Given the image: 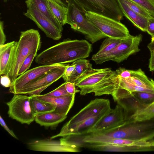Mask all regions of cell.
<instances>
[{
  "label": "cell",
  "mask_w": 154,
  "mask_h": 154,
  "mask_svg": "<svg viewBox=\"0 0 154 154\" xmlns=\"http://www.w3.org/2000/svg\"><path fill=\"white\" fill-rule=\"evenodd\" d=\"M92 51V45L86 40L67 39L41 52L35 61L41 65L65 64L87 58Z\"/></svg>",
  "instance_id": "obj_1"
},
{
  "label": "cell",
  "mask_w": 154,
  "mask_h": 154,
  "mask_svg": "<svg viewBox=\"0 0 154 154\" xmlns=\"http://www.w3.org/2000/svg\"><path fill=\"white\" fill-rule=\"evenodd\" d=\"M65 143L79 147L98 151L117 152H140L142 146H137V140L116 139L97 135L92 132L80 135H70L63 137Z\"/></svg>",
  "instance_id": "obj_2"
},
{
  "label": "cell",
  "mask_w": 154,
  "mask_h": 154,
  "mask_svg": "<svg viewBox=\"0 0 154 154\" xmlns=\"http://www.w3.org/2000/svg\"><path fill=\"white\" fill-rule=\"evenodd\" d=\"M119 76L109 68L94 69L89 67L75 81L82 95L94 93L95 96L112 95L117 85Z\"/></svg>",
  "instance_id": "obj_3"
},
{
  "label": "cell",
  "mask_w": 154,
  "mask_h": 154,
  "mask_svg": "<svg viewBox=\"0 0 154 154\" xmlns=\"http://www.w3.org/2000/svg\"><path fill=\"white\" fill-rule=\"evenodd\" d=\"M102 136L116 139L148 140L154 137V119L126 122L118 127L100 132Z\"/></svg>",
  "instance_id": "obj_4"
},
{
  "label": "cell",
  "mask_w": 154,
  "mask_h": 154,
  "mask_svg": "<svg viewBox=\"0 0 154 154\" xmlns=\"http://www.w3.org/2000/svg\"><path fill=\"white\" fill-rule=\"evenodd\" d=\"M41 36L38 30L31 29L20 32L14 60L6 75L10 78L12 85L18 76L19 70L25 59L31 53L38 51L41 47Z\"/></svg>",
  "instance_id": "obj_5"
},
{
  "label": "cell",
  "mask_w": 154,
  "mask_h": 154,
  "mask_svg": "<svg viewBox=\"0 0 154 154\" xmlns=\"http://www.w3.org/2000/svg\"><path fill=\"white\" fill-rule=\"evenodd\" d=\"M66 24L85 35L87 39L94 43L107 37L87 18L85 13L80 9L72 0H69Z\"/></svg>",
  "instance_id": "obj_6"
},
{
  "label": "cell",
  "mask_w": 154,
  "mask_h": 154,
  "mask_svg": "<svg viewBox=\"0 0 154 154\" xmlns=\"http://www.w3.org/2000/svg\"><path fill=\"white\" fill-rule=\"evenodd\" d=\"M88 19L107 37L123 40L131 35L127 28L120 21L91 12H86Z\"/></svg>",
  "instance_id": "obj_7"
},
{
  "label": "cell",
  "mask_w": 154,
  "mask_h": 154,
  "mask_svg": "<svg viewBox=\"0 0 154 154\" xmlns=\"http://www.w3.org/2000/svg\"><path fill=\"white\" fill-rule=\"evenodd\" d=\"M81 10L103 15L120 21L124 15L117 0H72Z\"/></svg>",
  "instance_id": "obj_8"
},
{
  "label": "cell",
  "mask_w": 154,
  "mask_h": 154,
  "mask_svg": "<svg viewBox=\"0 0 154 154\" xmlns=\"http://www.w3.org/2000/svg\"><path fill=\"white\" fill-rule=\"evenodd\" d=\"M142 35H130L127 38L122 40L121 42L110 52L96 59V64H101L112 60L120 63L126 60L129 56L140 51L139 46L142 40Z\"/></svg>",
  "instance_id": "obj_9"
},
{
  "label": "cell",
  "mask_w": 154,
  "mask_h": 154,
  "mask_svg": "<svg viewBox=\"0 0 154 154\" xmlns=\"http://www.w3.org/2000/svg\"><path fill=\"white\" fill-rule=\"evenodd\" d=\"M31 97L30 95L14 94L11 100L6 103L8 107L9 117L21 124L28 125L34 121L35 116L31 107Z\"/></svg>",
  "instance_id": "obj_10"
},
{
  "label": "cell",
  "mask_w": 154,
  "mask_h": 154,
  "mask_svg": "<svg viewBox=\"0 0 154 154\" xmlns=\"http://www.w3.org/2000/svg\"><path fill=\"white\" fill-rule=\"evenodd\" d=\"M109 100L96 98L91 100L63 125L68 126L95 116L106 115L111 109Z\"/></svg>",
  "instance_id": "obj_11"
},
{
  "label": "cell",
  "mask_w": 154,
  "mask_h": 154,
  "mask_svg": "<svg viewBox=\"0 0 154 154\" xmlns=\"http://www.w3.org/2000/svg\"><path fill=\"white\" fill-rule=\"evenodd\" d=\"M28 9L23 14L33 21L46 36L57 40L61 38L62 31L52 22L42 14L33 5L27 6Z\"/></svg>",
  "instance_id": "obj_12"
},
{
  "label": "cell",
  "mask_w": 154,
  "mask_h": 154,
  "mask_svg": "<svg viewBox=\"0 0 154 154\" xmlns=\"http://www.w3.org/2000/svg\"><path fill=\"white\" fill-rule=\"evenodd\" d=\"M62 64L41 65L26 71L17 77L10 87L9 92L14 94H17L26 85L37 80Z\"/></svg>",
  "instance_id": "obj_13"
},
{
  "label": "cell",
  "mask_w": 154,
  "mask_h": 154,
  "mask_svg": "<svg viewBox=\"0 0 154 154\" xmlns=\"http://www.w3.org/2000/svg\"><path fill=\"white\" fill-rule=\"evenodd\" d=\"M126 122L123 108L117 104L91 129V132H102L120 126Z\"/></svg>",
  "instance_id": "obj_14"
},
{
  "label": "cell",
  "mask_w": 154,
  "mask_h": 154,
  "mask_svg": "<svg viewBox=\"0 0 154 154\" xmlns=\"http://www.w3.org/2000/svg\"><path fill=\"white\" fill-rule=\"evenodd\" d=\"M67 64H62L48 73L23 87L17 94H28L40 88L48 87L62 77Z\"/></svg>",
  "instance_id": "obj_15"
},
{
  "label": "cell",
  "mask_w": 154,
  "mask_h": 154,
  "mask_svg": "<svg viewBox=\"0 0 154 154\" xmlns=\"http://www.w3.org/2000/svg\"><path fill=\"white\" fill-rule=\"evenodd\" d=\"M29 148L39 151L77 152L80 151V148L75 145L61 144L60 141L45 139L38 140L27 143Z\"/></svg>",
  "instance_id": "obj_16"
},
{
  "label": "cell",
  "mask_w": 154,
  "mask_h": 154,
  "mask_svg": "<svg viewBox=\"0 0 154 154\" xmlns=\"http://www.w3.org/2000/svg\"><path fill=\"white\" fill-rule=\"evenodd\" d=\"M105 115L92 117L73 125L68 126H63L58 134L51 136L50 138L53 139L59 137H63L70 135H80L88 133L92 128Z\"/></svg>",
  "instance_id": "obj_17"
},
{
  "label": "cell",
  "mask_w": 154,
  "mask_h": 154,
  "mask_svg": "<svg viewBox=\"0 0 154 154\" xmlns=\"http://www.w3.org/2000/svg\"><path fill=\"white\" fill-rule=\"evenodd\" d=\"M17 42L0 45V75H7L13 64Z\"/></svg>",
  "instance_id": "obj_18"
},
{
  "label": "cell",
  "mask_w": 154,
  "mask_h": 154,
  "mask_svg": "<svg viewBox=\"0 0 154 154\" xmlns=\"http://www.w3.org/2000/svg\"><path fill=\"white\" fill-rule=\"evenodd\" d=\"M75 94H68L59 97H49L43 95H33L38 99L51 103L56 106L54 111L67 115L73 105Z\"/></svg>",
  "instance_id": "obj_19"
},
{
  "label": "cell",
  "mask_w": 154,
  "mask_h": 154,
  "mask_svg": "<svg viewBox=\"0 0 154 154\" xmlns=\"http://www.w3.org/2000/svg\"><path fill=\"white\" fill-rule=\"evenodd\" d=\"M124 16L135 26L143 32H146L149 19L134 11L122 0H117Z\"/></svg>",
  "instance_id": "obj_20"
},
{
  "label": "cell",
  "mask_w": 154,
  "mask_h": 154,
  "mask_svg": "<svg viewBox=\"0 0 154 154\" xmlns=\"http://www.w3.org/2000/svg\"><path fill=\"white\" fill-rule=\"evenodd\" d=\"M66 118L67 115L54 111L37 116L35 120L41 126L54 128Z\"/></svg>",
  "instance_id": "obj_21"
},
{
  "label": "cell",
  "mask_w": 154,
  "mask_h": 154,
  "mask_svg": "<svg viewBox=\"0 0 154 154\" xmlns=\"http://www.w3.org/2000/svg\"><path fill=\"white\" fill-rule=\"evenodd\" d=\"M25 3L27 6L32 5L35 6L42 14L63 31V26L60 24L52 14L47 0H26Z\"/></svg>",
  "instance_id": "obj_22"
},
{
  "label": "cell",
  "mask_w": 154,
  "mask_h": 154,
  "mask_svg": "<svg viewBox=\"0 0 154 154\" xmlns=\"http://www.w3.org/2000/svg\"><path fill=\"white\" fill-rule=\"evenodd\" d=\"M127 95L131 97L134 104L138 110L147 107L154 102V93H153L135 91Z\"/></svg>",
  "instance_id": "obj_23"
},
{
  "label": "cell",
  "mask_w": 154,
  "mask_h": 154,
  "mask_svg": "<svg viewBox=\"0 0 154 154\" xmlns=\"http://www.w3.org/2000/svg\"><path fill=\"white\" fill-rule=\"evenodd\" d=\"M30 105L32 110L37 116L54 112L56 106L53 104L38 99L34 96H31Z\"/></svg>",
  "instance_id": "obj_24"
},
{
  "label": "cell",
  "mask_w": 154,
  "mask_h": 154,
  "mask_svg": "<svg viewBox=\"0 0 154 154\" xmlns=\"http://www.w3.org/2000/svg\"><path fill=\"white\" fill-rule=\"evenodd\" d=\"M47 1L52 14L63 26L66 24L67 7L59 4L54 0H47Z\"/></svg>",
  "instance_id": "obj_25"
},
{
  "label": "cell",
  "mask_w": 154,
  "mask_h": 154,
  "mask_svg": "<svg viewBox=\"0 0 154 154\" xmlns=\"http://www.w3.org/2000/svg\"><path fill=\"white\" fill-rule=\"evenodd\" d=\"M122 40L107 37L103 41L98 51L93 55L91 59L94 61L111 51L119 44Z\"/></svg>",
  "instance_id": "obj_26"
},
{
  "label": "cell",
  "mask_w": 154,
  "mask_h": 154,
  "mask_svg": "<svg viewBox=\"0 0 154 154\" xmlns=\"http://www.w3.org/2000/svg\"><path fill=\"white\" fill-rule=\"evenodd\" d=\"M74 62L75 64V69L67 81L73 83L80 76L92 66L89 60L85 59L78 60Z\"/></svg>",
  "instance_id": "obj_27"
},
{
  "label": "cell",
  "mask_w": 154,
  "mask_h": 154,
  "mask_svg": "<svg viewBox=\"0 0 154 154\" xmlns=\"http://www.w3.org/2000/svg\"><path fill=\"white\" fill-rule=\"evenodd\" d=\"M154 119V107L145 108L135 112L127 121L131 122Z\"/></svg>",
  "instance_id": "obj_28"
},
{
  "label": "cell",
  "mask_w": 154,
  "mask_h": 154,
  "mask_svg": "<svg viewBox=\"0 0 154 154\" xmlns=\"http://www.w3.org/2000/svg\"><path fill=\"white\" fill-rule=\"evenodd\" d=\"M122 0L130 8L136 13L149 20H154V17L140 6L130 0Z\"/></svg>",
  "instance_id": "obj_29"
},
{
  "label": "cell",
  "mask_w": 154,
  "mask_h": 154,
  "mask_svg": "<svg viewBox=\"0 0 154 154\" xmlns=\"http://www.w3.org/2000/svg\"><path fill=\"white\" fill-rule=\"evenodd\" d=\"M37 51L32 52L26 58L19 70L18 76L23 74L29 68L34 58L37 55Z\"/></svg>",
  "instance_id": "obj_30"
},
{
  "label": "cell",
  "mask_w": 154,
  "mask_h": 154,
  "mask_svg": "<svg viewBox=\"0 0 154 154\" xmlns=\"http://www.w3.org/2000/svg\"><path fill=\"white\" fill-rule=\"evenodd\" d=\"M140 6L154 17V0H130Z\"/></svg>",
  "instance_id": "obj_31"
},
{
  "label": "cell",
  "mask_w": 154,
  "mask_h": 154,
  "mask_svg": "<svg viewBox=\"0 0 154 154\" xmlns=\"http://www.w3.org/2000/svg\"><path fill=\"white\" fill-rule=\"evenodd\" d=\"M65 84V82L55 89L44 95L49 97H59L70 94L67 92L66 89Z\"/></svg>",
  "instance_id": "obj_32"
},
{
  "label": "cell",
  "mask_w": 154,
  "mask_h": 154,
  "mask_svg": "<svg viewBox=\"0 0 154 154\" xmlns=\"http://www.w3.org/2000/svg\"><path fill=\"white\" fill-rule=\"evenodd\" d=\"M75 66V64L74 62L70 65H67L63 75L62 77L65 82H67L68 78L74 70Z\"/></svg>",
  "instance_id": "obj_33"
},
{
  "label": "cell",
  "mask_w": 154,
  "mask_h": 154,
  "mask_svg": "<svg viewBox=\"0 0 154 154\" xmlns=\"http://www.w3.org/2000/svg\"><path fill=\"white\" fill-rule=\"evenodd\" d=\"M131 70L120 67L115 71L118 76L123 78H127L131 76Z\"/></svg>",
  "instance_id": "obj_34"
},
{
  "label": "cell",
  "mask_w": 154,
  "mask_h": 154,
  "mask_svg": "<svg viewBox=\"0 0 154 154\" xmlns=\"http://www.w3.org/2000/svg\"><path fill=\"white\" fill-rule=\"evenodd\" d=\"M75 86L73 83L69 82H66L65 85L66 89L69 94H75L77 93L80 92V90L76 89Z\"/></svg>",
  "instance_id": "obj_35"
},
{
  "label": "cell",
  "mask_w": 154,
  "mask_h": 154,
  "mask_svg": "<svg viewBox=\"0 0 154 154\" xmlns=\"http://www.w3.org/2000/svg\"><path fill=\"white\" fill-rule=\"evenodd\" d=\"M1 84L2 86L6 88H10L12 85L10 78L6 75L1 76Z\"/></svg>",
  "instance_id": "obj_36"
},
{
  "label": "cell",
  "mask_w": 154,
  "mask_h": 154,
  "mask_svg": "<svg viewBox=\"0 0 154 154\" xmlns=\"http://www.w3.org/2000/svg\"><path fill=\"white\" fill-rule=\"evenodd\" d=\"M146 32L151 35V38H154V20H149Z\"/></svg>",
  "instance_id": "obj_37"
},
{
  "label": "cell",
  "mask_w": 154,
  "mask_h": 154,
  "mask_svg": "<svg viewBox=\"0 0 154 154\" xmlns=\"http://www.w3.org/2000/svg\"><path fill=\"white\" fill-rule=\"evenodd\" d=\"M0 123L1 126L4 128V129L7 131L12 137L16 139H18L17 137L14 133L12 130L10 129L7 125L6 124L4 120L0 116Z\"/></svg>",
  "instance_id": "obj_38"
},
{
  "label": "cell",
  "mask_w": 154,
  "mask_h": 154,
  "mask_svg": "<svg viewBox=\"0 0 154 154\" xmlns=\"http://www.w3.org/2000/svg\"><path fill=\"white\" fill-rule=\"evenodd\" d=\"M6 37L4 31V22L0 20V45L5 44Z\"/></svg>",
  "instance_id": "obj_39"
},
{
  "label": "cell",
  "mask_w": 154,
  "mask_h": 154,
  "mask_svg": "<svg viewBox=\"0 0 154 154\" xmlns=\"http://www.w3.org/2000/svg\"><path fill=\"white\" fill-rule=\"evenodd\" d=\"M149 67L151 71H154V51H151Z\"/></svg>",
  "instance_id": "obj_40"
},
{
  "label": "cell",
  "mask_w": 154,
  "mask_h": 154,
  "mask_svg": "<svg viewBox=\"0 0 154 154\" xmlns=\"http://www.w3.org/2000/svg\"><path fill=\"white\" fill-rule=\"evenodd\" d=\"M147 47L150 51H154V38H151V41L148 44Z\"/></svg>",
  "instance_id": "obj_41"
},
{
  "label": "cell",
  "mask_w": 154,
  "mask_h": 154,
  "mask_svg": "<svg viewBox=\"0 0 154 154\" xmlns=\"http://www.w3.org/2000/svg\"><path fill=\"white\" fill-rule=\"evenodd\" d=\"M59 4L64 5L66 7L67 6L69 0H54Z\"/></svg>",
  "instance_id": "obj_42"
},
{
  "label": "cell",
  "mask_w": 154,
  "mask_h": 154,
  "mask_svg": "<svg viewBox=\"0 0 154 154\" xmlns=\"http://www.w3.org/2000/svg\"><path fill=\"white\" fill-rule=\"evenodd\" d=\"M7 0H4V2H7Z\"/></svg>",
  "instance_id": "obj_43"
}]
</instances>
